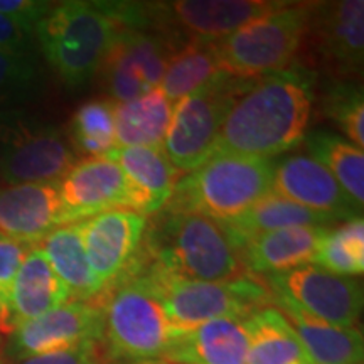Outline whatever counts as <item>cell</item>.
Wrapping results in <instances>:
<instances>
[{
  "label": "cell",
  "instance_id": "obj_12",
  "mask_svg": "<svg viewBox=\"0 0 364 364\" xmlns=\"http://www.w3.org/2000/svg\"><path fill=\"white\" fill-rule=\"evenodd\" d=\"M147 216L115 209L76 223L86 260L103 292L132 272L142 268V243Z\"/></svg>",
  "mask_w": 364,
  "mask_h": 364
},
{
  "label": "cell",
  "instance_id": "obj_21",
  "mask_svg": "<svg viewBox=\"0 0 364 364\" xmlns=\"http://www.w3.org/2000/svg\"><path fill=\"white\" fill-rule=\"evenodd\" d=\"M66 302H70V294L65 284L58 279L44 253L34 245L14 280L2 332L11 334L17 326Z\"/></svg>",
  "mask_w": 364,
  "mask_h": 364
},
{
  "label": "cell",
  "instance_id": "obj_36",
  "mask_svg": "<svg viewBox=\"0 0 364 364\" xmlns=\"http://www.w3.org/2000/svg\"><path fill=\"white\" fill-rule=\"evenodd\" d=\"M51 6L53 4L49 2H36V0H0V14L11 17L17 24L34 33L36 24L43 19Z\"/></svg>",
  "mask_w": 364,
  "mask_h": 364
},
{
  "label": "cell",
  "instance_id": "obj_23",
  "mask_svg": "<svg viewBox=\"0 0 364 364\" xmlns=\"http://www.w3.org/2000/svg\"><path fill=\"white\" fill-rule=\"evenodd\" d=\"M58 279L66 287L70 300L91 302L103 294V287L91 272L76 223L63 225L36 243Z\"/></svg>",
  "mask_w": 364,
  "mask_h": 364
},
{
  "label": "cell",
  "instance_id": "obj_20",
  "mask_svg": "<svg viewBox=\"0 0 364 364\" xmlns=\"http://www.w3.org/2000/svg\"><path fill=\"white\" fill-rule=\"evenodd\" d=\"M247 317L209 321L172 339L164 364H247Z\"/></svg>",
  "mask_w": 364,
  "mask_h": 364
},
{
  "label": "cell",
  "instance_id": "obj_14",
  "mask_svg": "<svg viewBox=\"0 0 364 364\" xmlns=\"http://www.w3.org/2000/svg\"><path fill=\"white\" fill-rule=\"evenodd\" d=\"M103 316L97 300L63 304L43 316L17 326L6 346V356L11 361L43 356L86 343L102 341Z\"/></svg>",
  "mask_w": 364,
  "mask_h": 364
},
{
  "label": "cell",
  "instance_id": "obj_17",
  "mask_svg": "<svg viewBox=\"0 0 364 364\" xmlns=\"http://www.w3.org/2000/svg\"><path fill=\"white\" fill-rule=\"evenodd\" d=\"M68 225L56 184L0 186V236L36 245Z\"/></svg>",
  "mask_w": 364,
  "mask_h": 364
},
{
  "label": "cell",
  "instance_id": "obj_27",
  "mask_svg": "<svg viewBox=\"0 0 364 364\" xmlns=\"http://www.w3.org/2000/svg\"><path fill=\"white\" fill-rule=\"evenodd\" d=\"M221 75L225 73L218 66L213 43L188 39L172 53L159 88L169 102L177 103L186 95L194 93Z\"/></svg>",
  "mask_w": 364,
  "mask_h": 364
},
{
  "label": "cell",
  "instance_id": "obj_33",
  "mask_svg": "<svg viewBox=\"0 0 364 364\" xmlns=\"http://www.w3.org/2000/svg\"><path fill=\"white\" fill-rule=\"evenodd\" d=\"M33 247L34 245L0 236V332L6 324L14 280Z\"/></svg>",
  "mask_w": 364,
  "mask_h": 364
},
{
  "label": "cell",
  "instance_id": "obj_34",
  "mask_svg": "<svg viewBox=\"0 0 364 364\" xmlns=\"http://www.w3.org/2000/svg\"><path fill=\"white\" fill-rule=\"evenodd\" d=\"M17 364H107L98 343H86L76 348L65 349L43 356H34Z\"/></svg>",
  "mask_w": 364,
  "mask_h": 364
},
{
  "label": "cell",
  "instance_id": "obj_15",
  "mask_svg": "<svg viewBox=\"0 0 364 364\" xmlns=\"http://www.w3.org/2000/svg\"><path fill=\"white\" fill-rule=\"evenodd\" d=\"M68 225L115 209H130L129 184L120 166L108 157H85L58 182Z\"/></svg>",
  "mask_w": 364,
  "mask_h": 364
},
{
  "label": "cell",
  "instance_id": "obj_13",
  "mask_svg": "<svg viewBox=\"0 0 364 364\" xmlns=\"http://www.w3.org/2000/svg\"><path fill=\"white\" fill-rule=\"evenodd\" d=\"M304 44L329 76L348 81L358 76L364 58V2L311 4Z\"/></svg>",
  "mask_w": 364,
  "mask_h": 364
},
{
  "label": "cell",
  "instance_id": "obj_19",
  "mask_svg": "<svg viewBox=\"0 0 364 364\" xmlns=\"http://www.w3.org/2000/svg\"><path fill=\"white\" fill-rule=\"evenodd\" d=\"M329 226H295L272 231L240 245V255L250 275H270L314 265Z\"/></svg>",
  "mask_w": 364,
  "mask_h": 364
},
{
  "label": "cell",
  "instance_id": "obj_29",
  "mask_svg": "<svg viewBox=\"0 0 364 364\" xmlns=\"http://www.w3.org/2000/svg\"><path fill=\"white\" fill-rule=\"evenodd\" d=\"M68 140L76 154L86 157H105L117 147L115 103L107 100H91L75 112Z\"/></svg>",
  "mask_w": 364,
  "mask_h": 364
},
{
  "label": "cell",
  "instance_id": "obj_30",
  "mask_svg": "<svg viewBox=\"0 0 364 364\" xmlns=\"http://www.w3.org/2000/svg\"><path fill=\"white\" fill-rule=\"evenodd\" d=\"M314 265L336 275H361L364 272L363 218H351V220H346L339 228H331L322 241Z\"/></svg>",
  "mask_w": 364,
  "mask_h": 364
},
{
  "label": "cell",
  "instance_id": "obj_11",
  "mask_svg": "<svg viewBox=\"0 0 364 364\" xmlns=\"http://www.w3.org/2000/svg\"><path fill=\"white\" fill-rule=\"evenodd\" d=\"M289 2L273 0H179L152 4V31L177 41L216 43Z\"/></svg>",
  "mask_w": 364,
  "mask_h": 364
},
{
  "label": "cell",
  "instance_id": "obj_25",
  "mask_svg": "<svg viewBox=\"0 0 364 364\" xmlns=\"http://www.w3.org/2000/svg\"><path fill=\"white\" fill-rule=\"evenodd\" d=\"M221 223L238 248L243 241L252 240L255 236L295 226H329V223L332 225L336 220L270 193L255 203L243 215Z\"/></svg>",
  "mask_w": 364,
  "mask_h": 364
},
{
  "label": "cell",
  "instance_id": "obj_7",
  "mask_svg": "<svg viewBox=\"0 0 364 364\" xmlns=\"http://www.w3.org/2000/svg\"><path fill=\"white\" fill-rule=\"evenodd\" d=\"M144 268L154 282L176 336L215 318L248 317L258 309L272 306V294L255 277L233 282H198L167 275L149 267L145 260Z\"/></svg>",
  "mask_w": 364,
  "mask_h": 364
},
{
  "label": "cell",
  "instance_id": "obj_6",
  "mask_svg": "<svg viewBox=\"0 0 364 364\" xmlns=\"http://www.w3.org/2000/svg\"><path fill=\"white\" fill-rule=\"evenodd\" d=\"M309 12L311 4L289 2L213 43L221 73L230 78L253 80L287 70L302 49Z\"/></svg>",
  "mask_w": 364,
  "mask_h": 364
},
{
  "label": "cell",
  "instance_id": "obj_31",
  "mask_svg": "<svg viewBox=\"0 0 364 364\" xmlns=\"http://www.w3.org/2000/svg\"><path fill=\"white\" fill-rule=\"evenodd\" d=\"M326 115L336 122L353 145L364 147V100L361 86L338 81L327 90L324 97Z\"/></svg>",
  "mask_w": 364,
  "mask_h": 364
},
{
  "label": "cell",
  "instance_id": "obj_10",
  "mask_svg": "<svg viewBox=\"0 0 364 364\" xmlns=\"http://www.w3.org/2000/svg\"><path fill=\"white\" fill-rule=\"evenodd\" d=\"M273 302H287L317 321L356 329L363 312V287L354 277L336 275L317 265L263 277Z\"/></svg>",
  "mask_w": 364,
  "mask_h": 364
},
{
  "label": "cell",
  "instance_id": "obj_2",
  "mask_svg": "<svg viewBox=\"0 0 364 364\" xmlns=\"http://www.w3.org/2000/svg\"><path fill=\"white\" fill-rule=\"evenodd\" d=\"M142 255L149 267L184 280L252 279L223 223L194 213H159L147 223Z\"/></svg>",
  "mask_w": 364,
  "mask_h": 364
},
{
  "label": "cell",
  "instance_id": "obj_22",
  "mask_svg": "<svg viewBox=\"0 0 364 364\" xmlns=\"http://www.w3.org/2000/svg\"><path fill=\"white\" fill-rule=\"evenodd\" d=\"M284 314L312 364H363V334L317 321L287 302H273Z\"/></svg>",
  "mask_w": 364,
  "mask_h": 364
},
{
  "label": "cell",
  "instance_id": "obj_32",
  "mask_svg": "<svg viewBox=\"0 0 364 364\" xmlns=\"http://www.w3.org/2000/svg\"><path fill=\"white\" fill-rule=\"evenodd\" d=\"M38 73L33 59L17 58L0 49V110H12L34 93Z\"/></svg>",
  "mask_w": 364,
  "mask_h": 364
},
{
  "label": "cell",
  "instance_id": "obj_26",
  "mask_svg": "<svg viewBox=\"0 0 364 364\" xmlns=\"http://www.w3.org/2000/svg\"><path fill=\"white\" fill-rule=\"evenodd\" d=\"M248 332L247 364H299L309 358L279 309L263 307L245 318Z\"/></svg>",
  "mask_w": 364,
  "mask_h": 364
},
{
  "label": "cell",
  "instance_id": "obj_8",
  "mask_svg": "<svg viewBox=\"0 0 364 364\" xmlns=\"http://www.w3.org/2000/svg\"><path fill=\"white\" fill-rule=\"evenodd\" d=\"M66 134L17 110L0 112V181L58 184L75 166Z\"/></svg>",
  "mask_w": 364,
  "mask_h": 364
},
{
  "label": "cell",
  "instance_id": "obj_3",
  "mask_svg": "<svg viewBox=\"0 0 364 364\" xmlns=\"http://www.w3.org/2000/svg\"><path fill=\"white\" fill-rule=\"evenodd\" d=\"M102 307V351L107 364H164L174 331L144 268L118 280L97 299Z\"/></svg>",
  "mask_w": 364,
  "mask_h": 364
},
{
  "label": "cell",
  "instance_id": "obj_18",
  "mask_svg": "<svg viewBox=\"0 0 364 364\" xmlns=\"http://www.w3.org/2000/svg\"><path fill=\"white\" fill-rule=\"evenodd\" d=\"M105 157L120 166L129 184L132 211L144 216L161 213L184 176L162 147H115Z\"/></svg>",
  "mask_w": 364,
  "mask_h": 364
},
{
  "label": "cell",
  "instance_id": "obj_35",
  "mask_svg": "<svg viewBox=\"0 0 364 364\" xmlns=\"http://www.w3.org/2000/svg\"><path fill=\"white\" fill-rule=\"evenodd\" d=\"M33 31L0 14V49L17 58L33 59Z\"/></svg>",
  "mask_w": 364,
  "mask_h": 364
},
{
  "label": "cell",
  "instance_id": "obj_1",
  "mask_svg": "<svg viewBox=\"0 0 364 364\" xmlns=\"http://www.w3.org/2000/svg\"><path fill=\"white\" fill-rule=\"evenodd\" d=\"M312 86V75L300 66L245 80L223 120L213 154L270 161L294 149L306 136L311 120Z\"/></svg>",
  "mask_w": 364,
  "mask_h": 364
},
{
  "label": "cell",
  "instance_id": "obj_5",
  "mask_svg": "<svg viewBox=\"0 0 364 364\" xmlns=\"http://www.w3.org/2000/svg\"><path fill=\"white\" fill-rule=\"evenodd\" d=\"M118 27L98 2L51 6L34 27L44 58L70 88L88 83L110 51Z\"/></svg>",
  "mask_w": 364,
  "mask_h": 364
},
{
  "label": "cell",
  "instance_id": "obj_16",
  "mask_svg": "<svg viewBox=\"0 0 364 364\" xmlns=\"http://www.w3.org/2000/svg\"><path fill=\"white\" fill-rule=\"evenodd\" d=\"M272 193L318 215L346 221L361 216L334 176L311 156H289L273 164Z\"/></svg>",
  "mask_w": 364,
  "mask_h": 364
},
{
  "label": "cell",
  "instance_id": "obj_28",
  "mask_svg": "<svg viewBox=\"0 0 364 364\" xmlns=\"http://www.w3.org/2000/svg\"><path fill=\"white\" fill-rule=\"evenodd\" d=\"M311 157L334 176L339 186L363 209L364 201V154L343 136L331 132H312L306 139Z\"/></svg>",
  "mask_w": 364,
  "mask_h": 364
},
{
  "label": "cell",
  "instance_id": "obj_4",
  "mask_svg": "<svg viewBox=\"0 0 364 364\" xmlns=\"http://www.w3.org/2000/svg\"><path fill=\"white\" fill-rule=\"evenodd\" d=\"M272 174L273 164L268 159L213 154L177 181L162 211L230 221L272 193Z\"/></svg>",
  "mask_w": 364,
  "mask_h": 364
},
{
  "label": "cell",
  "instance_id": "obj_9",
  "mask_svg": "<svg viewBox=\"0 0 364 364\" xmlns=\"http://www.w3.org/2000/svg\"><path fill=\"white\" fill-rule=\"evenodd\" d=\"M243 81L221 75L174 103L162 149L182 174L198 169L211 157L223 120Z\"/></svg>",
  "mask_w": 364,
  "mask_h": 364
},
{
  "label": "cell",
  "instance_id": "obj_24",
  "mask_svg": "<svg viewBox=\"0 0 364 364\" xmlns=\"http://www.w3.org/2000/svg\"><path fill=\"white\" fill-rule=\"evenodd\" d=\"M174 103L154 88L144 97L115 103L117 147H162L169 130Z\"/></svg>",
  "mask_w": 364,
  "mask_h": 364
}]
</instances>
